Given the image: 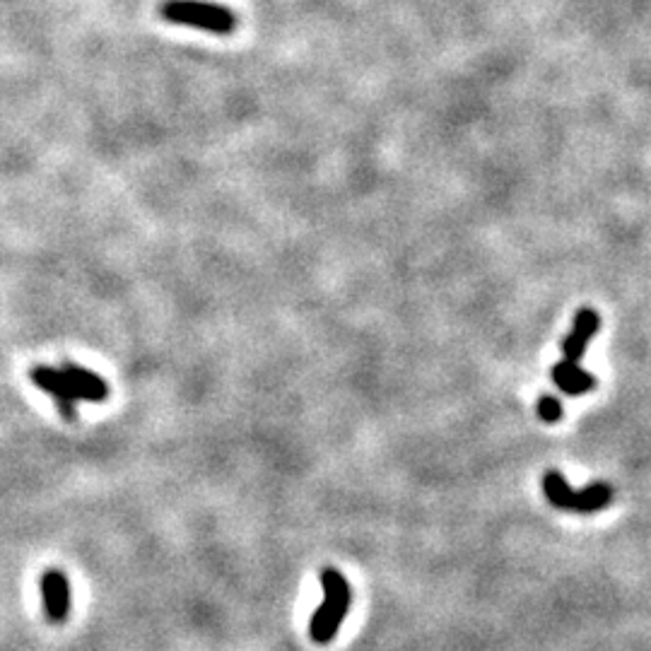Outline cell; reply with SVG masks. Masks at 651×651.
Returning a JSON list of instances; mask_svg holds the SVG:
<instances>
[{
  "label": "cell",
  "instance_id": "4",
  "mask_svg": "<svg viewBox=\"0 0 651 651\" xmlns=\"http://www.w3.org/2000/svg\"><path fill=\"white\" fill-rule=\"evenodd\" d=\"M29 377H32V381L39 386L41 391H46V394L54 396L56 406L63 413V418H68V420L75 418V403H78V398H75L73 389H70L66 374L61 372V367L34 365L32 372H29Z\"/></svg>",
  "mask_w": 651,
  "mask_h": 651
},
{
  "label": "cell",
  "instance_id": "7",
  "mask_svg": "<svg viewBox=\"0 0 651 651\" xmlns=\"http://www.w3.org/2000/svg\"><path fill=\"white\" fill-rule=\"evenodd\" d=\"M58 367H61V372L66 374L70 389H73V394L78 401L99 403L109 396V384L99 377V374L75 365V362H63V365Z\"/></svg>",
  "mask_w": 651,
  "mask_h": 651
},
{
  "label": "cell",
  "instance_id": "3",
  "mask_svg": "<svg viewBox=\"0 0 651 651\" xmlns=\"http://www.w3.org/2000/svg\"><path fill=\"white\" fill-rule=\"evenodd\" d=\"M543 495L553 507L572 514H594L613 502V488L603 480L586 485L584 490H572L560 471L543 475Z\"/></svg>",
  "mask_w": 651,
  "mask_h": 651
},
{
  "label": "cell",
  "instance_id": "5",
  "mask_svg": "<svg viewBox=\"0 0 651 651\" xmlns=\"http://www.w3.org/2000/svg\"><path fill=\"white\" fill-rule=\"evenodd\" d=\"M41 601H44V613L51 623H66L70 613V582L61 570L41 574Z\"/></svg>",
  "mask_w": 651,
  "mask_h": 651
},
{
  "label": "cell",
  "instance_id": "9",
  "mask_svg": "<svg viewBox=\"0 0 651 651\" xmlns=\"http://www.w3.org/2000/svg\"><path fill=\"white\" fill-rule=\"evenodd\" d=\"M536 413H538V418H541L543 422H548V425H555V422L562 420V415H565V410H562V403L557 401L555 396H543L541 401H538Z\"/></svg>",
  "mask_w": 651,
  "mask_h": 651
},
{
  "label": "cell",
  "instance_id": "6",
  "mask_svg": "<svg viewBox=\"0 0 651 651\" xmlns=\"http://www.w3.org/2000/svg\"><path fill=\"white\" fill-rule=\"evenodd\" d=\"M598 328H601V316L591 307H582L574 314L572 331L562 340V355H565L567 362L582 360L586 355V348H589V343L598 333Z\"/></svg>",
  "mask_w": 651,
  "mask_h": 651
},
{
  "label": "cell",
  "instance_id": "1",
  "mask_svg": "<svg viewBox=\"0 0 651 651\" xmlns=\"http://www.w3.org/2000/svg\"><path fill=\"white\" fill-rule=\"evenodd\" d=\"M157 13L169 25H181L201 32L227 37L237 32V15L225 5L210 3V0H164Z\"/></svg>",
  "mask_w": 651,
  "mask_h": 651
},
{
  "label": "cell",
  "instance_id": "8",
  "mask_svg": "<svg viewBox=\"0 0 651 651\" xmlns=\"http://www.w3.org/2000/svg\"><path fill=\"white\" fill-rule=\"evenodd\" d=\"M550 377H553L557 389L567 396H584L596 389V377L579 367V362L560 360L550 369Z\"/></svg>",
  "mask_w": 651,
  "mask_h": 651
},
{
  "label": "cell",
  "instance_id": "2",
  "mask_svg": "<svg viewBox=\"0 0 651 651\" xmlns=\"http://www.w3.org/2000/svg\"><path fill=\"white\" fill-rule=\"evenodd\" d=\"M321 586H324V603L316 608L309 623V637L316 644H328L338 635V630L345 623V615L350 611L353 591H350L348 579L333 567H326L321 572Z\"/></svg>",
  "mask_w": 651,
  "mask_h": 651
}]
</instances>
